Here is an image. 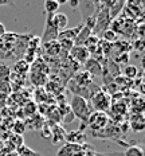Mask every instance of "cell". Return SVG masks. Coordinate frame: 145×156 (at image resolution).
I'll return each instance as SVG.
<instances>
[{"label": "cell", "mask_w": 145, "mask_h": 156, "mask_svg": "<svg viewBox=\"0 0 145 156\" xmlns=\"http://www.w3.org/2000/svg\"><path fill=\"white\" fill-rule=\"evenodd\" d=\"M31 35H19L16 32H7L0 38V61L23 59L24 51Z\"/></svg>", "instance_id": "cell-1"}, {"label": "cell", "mask_w": 145, "mask_h": 156, "mask_svg": "<svg viewBox=\"0 0 145 156\" xmlns=\"http://www.w3.org/2000/svg\"><path fill=\"white\" fill-rule=\"evenodd\" d=\"M71 113L74 115V117L82 120L85 124L82 125V131L86 126V121H88L89 116H90V108H89V102L86 98L81 96H73L71 98Z\"/></svg>", "instance_id": "cell-2"}, {"label": "cell", "mask_w": 145, "mask_h": 156, "mask_svg": "<svg viewBox=\"0 0 145 156\" xmlns=\"http://www.w3.org/2000/svg\"><path fill=\"white\" fill-rule=\"evenodd\" d=\"M91 104L94 106L95 112H104L106 113L112 108V97L109 93L104 92V90L98 89L95 93L91 96Z\"/></svg>", "instance_id": "cell-3"}, {"label": "cell", "mask_w": 145, "mask_h": 156, "mask_svg": "<svg viewBox=\"0 0 145 156\" xmlns=\"http://www.w3.org/2000/svg\"><path fill=\"white\" fill-rule=\"evenodd\" d=\"M109 124V117L106 113L104 112H93L90 113L88 121H86V125L89 126L91 131H102L105 129Z\"/></svg>", "instance_id": "cell-4"}, {"label": "cell", "mask_w": 145, "mask_h": 156, "mask_svg": "<svg viewBox=\"0 0 145 156\" xmlns=\"http://www.w3.org/2000/svg\"><path fill=\"white\" fill-rule=\"evenodd\" d=\"M89 148L90 147L88 144H71V143H66V144L59 148V151L57 152V156H83Z\"/></svg>", "instance_id": "cell-5"}, {"label": "cell", "mask_w": 145, "mask_h": 156, "mask_svg": "<svg viewBox=\"0 0 145 156\" xmlns=\"http://www.w3.org/2000/svg\"><path fill=\"white\" fill-rule=\"evenodd\" d=\"M51 16L53 15H47L46 18V24H44V31H43V37H42L40 42L42 43H48V42H53L58 39V34L59 31L57 30V27L54 26L53 20H51Z\"/></svg>", "instance_id": "cell-6"}, {"label": "cell", "mask_w": 145, "mask_h": 156, "mask_svg": "<svg viewBox=\"0 0 145 156\" xmlns=\"http://www.w3.org/2000/svg\"><path fill=\"white\" fill-rule=\"evenodd\" d=\"M70 55H71V58L77 63H82V65L90 58V54L85 46H73V48L70 50Z\"/></svg>", "instance_id": "cell-7"}, {"label": "cell", "mask_w": 145, "mask_h": 156, "mask_svg": "<svg viewBox=\"0 0 145 156\" xmlns=\"http://www.w3.org/2000/svg\"><path fill=\"white\" fill-rule=\"evenodd\" d=\"M85 71L90 76H102V65L95 58H89L85 63Z\"/></svg>", "instance_id": "cell-8"}, {"label": "cell", "mask_w": 145, "mask_h": 156, "mask_svg": "<svg viewBox=\"0 0 145 156\" xmlns=\"http://www.w3.org/2000/svg\"><path fill=\"white\" fill-rule=\"evenodd\" d=\"M66 140L71 144H86V136L82 129H78V131L66 133Z\"/></svg>", "instance_id": "cell-9"}, {"label": "cell", "mask_w": 145, "mask_h": 156, "mask_svg": "<svg viewBox=\"0 0 145 156\" xmlns=\"http://www.w3.org/2000/svg\"><path fill=\"white\" fill-rule=\"evenodd\" d=\"M83 24H79L77 26V27L74 28H70V30H64L62 32H59L58 34V41H62V39H66V41H75V38L78 37V34L81 32V30H82Z\"/></svg>", "instance_id": "cell-10"}, {"label": "cell", "mask_w": 145, "mask_h": 156, "mask_svg": "<svg viewBox=\"0 0 145 156\" xmlns=\"http://www.w3.org/2000/svg\"><path fill=\"white\" fill-rule=\"evenodd\" d=\"M66 131L62 128V126H59L58 124L53 125V129H51V141H53V144H58V143L66 140Z\"/></svg>", "instance_id": "cell-11"}, {"label": "cell", "mask_w": 145, "mask_h": 156, "mask_svg": "<svg viewBox=\"0 0 145 156\" xmlns=\"http://www.w3.org/2000/svg\"><path fill=\"white\" fill-rule=\"evenodd\" d=\"M51 20H53L54 26L57 27V30L60 32V30H64V28L67 27V23H69V19H67V16L62 14V12H57V14H54L51 16Z\"/></svg>", "instance_id": "cell-12"}, {"label": "cell", "mask_w": 145, "mask_h": 156, "mask_svg": "<svg viewBox=\"0 0 145 156\" xmlns=\"http://www.w3.org/2000/svg\"><path fill=\"white\" fill-rule=\"evenodd\" d=\"M26 122H34L32 125L28 126V129L30 131H38V129H40L42 126L44 125V120H43V116H40V115H34V116H31L30 119L27 120Z\"/></svg>", "instance_id": "cell-13"}, {"label": "cell", "mask_w": 145, "mask_h": 156, "mask_svg": "<svg viewBox=\"0 0 145 156\" xmlns=\"http://www.w3.org/2000/svg\"><path fill=\"white\" fill-rule=\"evenodd\" d=\"M130 128L134 132H141L144 129V119L143 115H134V117L130 120Z\"/></svg>", "instance_id": "cell-14"}, {"label": "cell", "mask_w": 145, "mask_h": 156, "mask_svg": "<svg viewBox=\"0 0 145 156\" xmlns=\"http://www.w3.org/2000/svg\"><path fill=\"white\" fill-rule=\"evenodd\" d=\"M58 9H59V4L55 0H46L44 2V12H46V15L57 14Z\"/></svg>", "instance_id": "cell-15"}, {"label": "cell", "mask_w": 145, "mask_h": 156, "mask_svg": "<svg viewBox=\"0 0 145 156\" xmlns=\"http://www.w3.org/2000/svg\"><path fill=\"white\" fill-rule=\"evenodd\" d=\"M44 50L46 53H48L50 55H58L60 53V47H59V43L57 41H53V42H48V43H44Z\"/></svg>", "instance_id": "cell-16"}, {"label": "cell", "mask_w": 145, "mask_h": 156, "mask_svg": "<svg viewBox=\"0 0 145 156\" xmlns=\"http://www.w3.org/2000/svg\"><path fill=\"white\" fill-rule=\"evenodd\" d=\"M7 141H8V144H11V145H12V148H14L15 151H16L18 148H20L22 145H24V144H23V136H20V135H15V133H14V135L9 136Z\"/></svg>", "instance_id": "cell-17"}, {"label": "cell", "mask_w": 145, "mask_h": 156, "mask_svg": "<svg viewBox=\"0 0 145 156\" xmlns=\"http://www.w3.org/2000/svg\"><path fill=\"white\" fill-rule=\"evenodd\" d=\"M16 156H42L40 154H38V152L32 151L31 148L26 147V145H22L20 148L16 149Z\"/></svg>", "instance_id": "cell-18"}, {"label": "cell", "mask_w": 145, "mask_h": 156, "mask_svg": "<svg viewBox=\"0 0 145 156\" xmlns=\"http://www.w3.org/2000/svg\"><path fill=\"white\" fill-rule=\"evenodd\" d=\"M124 156H144V152L137 145H128Z\"/></svg>", "instance_id": "cell-19"}, {"label": "cell", "mask_w": 145, "mask_h": 156, "mask_svg": "<svg viewBox=\"0 0 145 156\" xmlns=\"http://www.w3.org/2000/svg\"><path fill=\"white\" fill-rule=\"evenodd\" d=\"M124 73H125V78H128V80H134L138 74V69L136 66H133V65H129V66H126L124 69Z\"/></svg>", "instance_id": "cell-20"}, {"label": "cell", "mask_w": 145, "mask_h": 156, "mask_svg": "<svg viewBox=\"0 0 145 156\" xmlns=\"http://www.w3.org/2000/svg\"><path fill=\"white\" fill-rule=\"evenodd\" d=\"M31 81L34 85L40 86V85H43V83H46V76H44L43 73H32Z\"/></svg>", "instance_id": "cell-21"}, {"label": "cell", "mask_w": 145, "mask_h": 156, "mask_svg": "<svg viewBox=\"0 0 145 156\" xmlns=\"http://www.w3.org/2000/svg\"><path fill=\"white\" fill-rule=\"evenodd\" d=\"M28 63L26 62L24 59H19L18 62L15 63V66H14V70L16 71V73H27V70H28Z\"/></svg>", "instance_id": "cell-22"}, {"label": "cell", "mask_w": 145, "mask_h": 156, "mask_svg": "<svg viewBox=\"0 0 145 156\" xmlns=\"http://www.w3.org/2000/svg\"><path fill=\"white\" fill-rule=\"evenodd\" d=\"M104 41L113 44V42L117 41V34L112 30H106V31H104Z\"/></svg>", "instance_id": "cell-23"}, {"label": "cell", "mask_w": 145, "mask_h": 156, "mask_svg": "<svg viewBox=\"0 0 145 156\" xmlns=\"http://www.w3.org/2000/svg\"><path fill=\"white\" fill-rule=\"evenodd\" d=\"M58 43H59V47L60 50H64V51H69L73 48L74 46V42L73 41H66V39H62V41H58Z\"/></svg>", "instance_id": "cell-24"}, {"label": "cell", "mask_w": 145, "mask_h": 156, "mask_svg": "<svg viewBox=\"0 0 145 156\" xmlns=\"http://www.w3.org/2000/svg\"><path fill=\"white\" fill-rule=\"evenodd\" d=\"M14 131H15V135H20L26 131V125L23 121H16L15 125H14Z\"/></svg>", "instance_id": "cell-25"}, {"label": "cell", "mask_w": 145, "mask_h": 156, "mask_svg": "<svg viewBox=\"0 0 145 156\" xmlns=\"http://www.w3.org/2000/svg\"><path fill=\"white\" fill-rule=\"evenodd\" d=\"M74 120H75V117H74V115L71 112H67L66 115L62 116V121L64 122V124H69V122H73Z\"/></svg>", "instance_id": "cell-26"}, {"label": "cell", "mask_w": 145, "mask_h": 156, "mask_svg": "<svg viewBox=\"0 0 145 156\" xmlns=\"http://www.w3.org/2000/svg\"><path fill=\"white\" fill-rule=\"evenodd\" d=\"M79 0H70V2H69V5H70V7H71L73 9H75V8H78L79 7Z\"/></svg>", "instance_id": "cell-27"}, {"label": "cell", "mask_w": 145, "mask_h": 156, "mask_svg": "<svg viewBox=\"0 0 145 156\" xmlns=\"http://www.w3.org/2000/svg\"><path fill=\"white\" fill-rule=\"evenodd\" d=\"M9 4H12V3L8 2V0H0V7H7Z\"/></svg>", "instance_id": "cell-28"}, {"label": "cell", "mask_w": 145, "mask_h": 156, "mask_svg": "<svg viewBox=\"0 0 145 156\" xmlns=\"http://www.w3.org/2000/svg\"><path fill=\"white\" fill-rule=\"evenodd\" d=\"M4 151H5V143L3 140H0V155H2Z\"/></svg>", "instance_id": "cell-29"}, {"label": "cell", "mask_w": 145, "mask_h": 156, "mask_svg": "<svg viewBox=\"0 0 145 156\" xmlns=\"http://www.w3.org/2000/svg\"><path fill=\"white\" fill-rule=\"evenodd\" d=\"M4 34H5V27L3 23H0V38H2Z\"/></svg>", "instance_id": "cell-30"}]
</instances>
